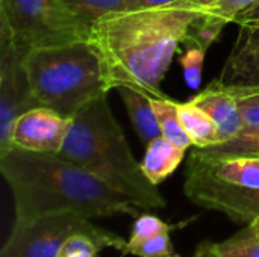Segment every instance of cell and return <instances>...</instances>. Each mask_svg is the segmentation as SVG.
<instances>
[{
	"label": "cell",
	"mask_w": 259,
	"mask_h": 257,
	"mask_svg": "<svg viewBox=\"0 0 259 257\" xmlns=\"http://www.w3.org/2000/svg\"><path fill=\"white\" fill-rule=\"evenodd\" d=\"M24 65L38 106L68 118L111 91L102 59L88 39L32 48Z\"/></svg>",
	"instance_id": "cell-4"
},
{
	"label": "cell",
	"mask_w": 259,
	"mask_h": 257,
	"mask_svg": "<svg viewBox=\"0 0 259 257\" xmlns=\"http://www.w3.org/2000/svg\"><path fill=\"white\" fill-rule=\"evenodd\" d=\"M193 3H196L199 8H202V9H206V8H209V6H212L217 0H191Z\"/></svg>",
	"instance_id": "cell-29"
},
{
	"label": "cell",
	"mask_w": 259,
	"mask_h": 257,
	"mask_svg": "<svg viewBox=\"0 0 259 257\" xmlns=\"http://www.w3.org/2000/svg\"><path fill=\"white\" fill-rule=\"evenodd\" d=\"M250 224H252V227L255 229V232L258 233V236H259V218H256V220H253V221H252Z\"/></svg>",
	"instance_id": "cell-30"
},
{
	"label": "cell",
	"mask_w": 259,
	"mask_h": 257,
	"mask_svg": "<svg viewBox=\"0 0 259 257\" xmlns=\"http://www.w3.org/2000/svg\"><path fill=\"white\" fill-rule=\"evenodd\" d=\"M26 53L27 50L17 45L0 26V153L9 148V135L17 117L38 106L24 65Z\"/></svg>",
	"instance_id": "cell-8"
},
{
	"label": "cell",
	"mask_w": 259,
	"mask_h": 257,
	"mask_svg": "<svg viewBox=\"0 0 259 257\" xmlns=\"http://www.w3.org/2000/svg\"><path fill=\"white\" fill-rule=\"evenodd\" d=\"M191 257H222L212 247V242H202Z\"/></svg>",
	"instance_id": "cell-26"
},
{
	"label": "cell",
	"mask_w": 259,
	"mask_h": 257,
	"mask_svg": "<svg viewBox=\"0 0 259 257\" xmlns=\"http://www.w3.org/2000/svg\"><path fill=\"white\" fill-rule=\"evenodd\" d=\"M77 30L88 39L93 24L108 14L141 8L138 0H59Z\"/></svg>",
	"instance_id": "cell-14"
},
{
	"label": "cell",
	"mask_w": 259,
	"mask_h": 257,
	"mask_svg": "<svg viewBox=\"0 0 259 257\" xmlns=\"http://www.w3.org/2000/svg\"><path fill=\"white\" fill-rule=\"evenodd\" d=\"M0 26L27 52L83 39L59 0H0Z\"/></svg>",
	"instance_id": "cell-6"
},
{
	"label": "cell",
	"mask_w": 259,
	"mask_h": 257,
	"mask_svg": "<svg viewBox=\"0 0 259 257\" xmlns=\"http://www.w3.org/2000/svg\"><path fill=\"white\" fill-rule=\"evenodd\" d=\"M184 155V148L178 147L164 136H159L147 144L144 158L141 161V168L147 179L158 186L178 170Z\"/></svg>",
	"instance_id": "cell-15"
},
{
	"label": "cell",
	"mask_w": 259,
	"mask_h": 257,
	"mask_svg": "<svg viewBox=\"0 0 259 257\" xmlns=\"http://www.w3.org/2000/svg\"><path fill=\"white\" fill-rule=\"evenodd\" d=\"M191 101L202 108L214 120L222 133L223 142L244 130L238 100L226 88L212 82L205 91L194 95Z\"/></svg>",
	"instance_id": "cell-11"
},
{
	"label": "cell",
	"mask_w": 259,
	"mask_h": 257,
	"mask_svg": "<svg viewBox=\"0 0 259 257\" xmlns=\"http://www.w3.org/2000/svg\"><path fill=\"white\" fill-rule=\"evenodd\" d=\"M231 91L237 98H246V97H253L259 98V86H249V88H237V89H228Z\"/></svg>",
	"instance_id": "cell-27"
},
{
	"label": "cell",
	"mask_w": 259,
	"mask_h": 257,
	"mask_svg": "<svg viewBox=\"0 0 259 257\" xmlns=\"http://www.w3.org/2000/svg\"><path fill=\"white\" fill-rule=\"evenodd\" d=\"M206 14L228 23H241L259 17V0H217L212 6L203 9Z\"/></svg>",
	"instance_id": "cell-20"
},
{
	"label": "cell",
	"mask_w": 259,
	"mask_h": 257,
	"mask_svg": "<svg viewBox=\"0 0 259 257\" xmlns=\"http://www.w3.org/2000/svg\"><path fill=\"white\" fill-rule=\"evenodd\" d=\"M185 197L196 206L215 211L232 221L250 224L259 218V189L223 182L208 174L193 159L187 165Z\"/></svg>",
	"instance_id": "cell-7"
},
{
	"label": "cell",
	"mask_w": 259,
	"mask_h": 257,
	"mask_svg": "<svg viewBox=\"0 0 259 257\" xmlns=\"http://www.w3.org/2000/svg\"><path fill=\"white\" fill-rule=\"evenodd\" d=\"M182 45L185 47V53L181 56L179 62L184 70L185 83L191 89H199L202 83L203 62H205L208 48L191 39H185Z\"/></svg>",
	"instance_id": "cell-21"
},
{
	"label": "cell",
	"mask_w": 259,
	"mask_h": 257,
	"mask_svg": "<svg viewBox=\"0 0 259 257\" xmlns=\"http://www.w3.org/2000/svg\"><path fill=\"white\" fill-rule=\"evenodd\" d=\"M214 250L222 257H259V236L249 224L229 239L214 244Z\"/></svg>",
	"instance_id": "cell-19"
},
{
	"label": "cell",
	"mask_w": 259,
	"mask_h": 257,
	"mask_svg": "<svg viewBox=\"0 0 259 257\" xmlns=\"http://www.w3.org/2000/svg\"><path fill=\"white\" fill-rule=\"evenodd\" d=\"M150 100H152V106L156 114L162 136L184 150L190 148L193 144L179 117V101H175L167 95L164 97L150 95Z\"/></svg>",
	"instance_id": "cell-18"
},
{
	"label": "cell",
	"mask_w": 259,
	"mask_h": 257,
	"mask_svg": "<svg viewBox=\"0 0 259 257\" xmlns=\"http://www.w3.org/2000/svg\"><path fill=\"white\" fill-rule=\"evenodd\" d=\"M191 155L202 161H217L234 156H259V127L244 129L225 142L206 148H196Z\"/></svg>",
	"instance_id": "cell-17"
},
{
	"label": "cell",
	"mask_w": 259,
	"mask_h": 257,
	"mask_svg": "<svg viewBox=\"0 0 259 257\" xmlns=\"http://www.w3.org/2000/svg\"><path fill=\"white\" fill-rule=\"evenodd\" d=\"M171 229H173V226L164 223L161 218L150 215V214H144L141 217H137L126 247H132L135 244H140V242H143L149 238H153L156 235H161V233H170Z\"/></svg>",
	"instance_id": "cell-22"
},
{
	"label": "cell",
	"mask_w": 259,
	"mask_h": 257,
	"mask_svg": "<svg viewBox=\"0 0 259 257\" xmlns=\"http://www.w3.org/2000/svg\"><path fill=\"white\" fill-rule=\"evenodd\" d=\"M241 111V117L244 121V129H256L259 127V98L246 97L237 98Z\"/></svg>",
	"instance_id": "cell-25"
},
{
	"label": "cell",
	"mask_w": 259,
	"mask_h": 257,
	"mask_svg": "<svg viewBox=\"0 0 259 257\" xmlns=\"http://www.w3.org/2000/svg\"><path fill=\"white\" fill-rule=\"evenodd\" d=\"M123 254H134L138 257H179L173 250L170 233H161L132 247H126Z\"/></svg>",
	"instance_id": "cell-23"
},
{
	"label": "cell",
	"mask_w": 259,
	"mask_h": 257,
	"mask_svg": "<svg viewBox=\"0 0 259 257\" xmlns=\"http://www.w3.org/2000/svg\"><path fill=\"white\" fill-rule=\"evenodd\" d=\"M85 233L105 248L123 253L127 241L120 235L94 226L90 218L65 212L41 217L27 224H12L0 257H58L62 245L74 235Z\"/></svg>",
	"instance_id": "cell-5"
},
{
	"label": "cell",
	"mask_w": 259,
	"mask_h": 257,
	"mask_svg": "<svg viewBox=\"0 0 259 257\" xmlns=\"http://www.w3.org/2000/svg\"><path fill=\"white\" fill-rule=\"evenodd\" d=\"M179 117L191 144L196 148H206L223 142L222 133L214 120L191 100L179 103Z\"/></svg>",
	"instance_id": "cell-16"
},
{
	"label": "cell",
	"mask_w": 259,
	"mask_h": 257,
	"mask_svg": "<svg viewBox=\"0 0 259 257\" xmlns=\"http://www.w3.org/2000/svg\"><path fill=\"white\" fill-rule=\"evenodd\" d=\"M70 124L71 118L50 108L35 106L18 115L14 121L9 147L58 155L67 139Z\"/></svg>",
	"instance_id": "cell-9"
},
{
	"label": "cell",
	"mask_w": 259,
	"mask_h": 257,
	"mask_svg": "<svg viewBox=\"0 0 259 257\" xmlns=\"http://www.w3.org/2000/svg\"><path fill=\"white\" fill-rule=\"evenodd\" d=\"M115 91L120 94L131 123L146 145L162 136L156 114L152 106L150 94L131 85H121L115 88Z\"/></svg>",
	"instance_id": "cell-12"
},
{
	"label": "cell",
	"mask_w": 259,
	"mask_h": 257,
	"mask_svg": "<svg viewBox=\"0 0 259 257\" xmlns=\"http://www.w3.org/2000/svg\"><path fill=\"white\" fill-rule=\"evenodd\" d=\"M0 171L14 198V224L65 212L87 218L138 217V208L126 197L55 153L9 147L0 153Z\"/></svg>",
	"instance_id": "cell-2"
},
{
	"label": "cell",
	"mask_w": 259,
	"mask_h": 257,
	"mask_svg": "<svg viewBox=\"0 0 259 257\" xmlns=\"http://www.w3.org/2000/svg\"><path fill=\"white\" fill-rule=\"evenodd\" d=\"M87 170L141 209H164L165 198L137 162L115 120L108 94L83 106L73 118L58 153Z\"/></svg>",
	"instance_id": "cell-3"
},
{
	"label": "cell",
	"mask_w": 259,
	"mask_h": 257,
	"mask_svg": "<svg viewBox=\"0 0 259 257\" xmlns=\"http://www.w3.org/2000/svg\"><path fill=\"white\" fill-rule=\"evenodd\" d=\"M103 248L105 247L93 236L77 233L62 245L58 257H99Z\"/></svg>",
	"instance_id": "cell-24"
},
{
	"label": "cell",
	"mask_w": 259,
	"mask_h": 257,
	"mask_svg": "<svg viewBox=\"0 0 259 257\" xmlns=\"http://www.w3.org/2000/svg\"><path fill=\"white\" fill-rule=\"evenodd\" d=\"M208 174L228 183L259 189V156H234L217 161H202L190 156Z\"/></svg>",
	"instance_id": "cell-13"
},
{
	"label": "cell",
	"mask_w": 259,
	"mask_h": 257,
	"mask_svg": "<svg viewBox=\"0 0 259 257\" xmlns=\"http://www.w3.org/2000/svg\"><path fill=\"white\" fill-rule=\"evenodd\" d=\"M238 24L237 39L214 80L226 89L259 86V17Z\"/></svg>",
	"instance_id": "cell-10"
},
{
	"label": "cell",
	"mask_w": 259,
	"mask_h": 257,
	"mask_svg": "<svg viewBox=\"0 0 259 257\" xmlns=\"http://www.w3.org/2000/svg\"><path fill=\"white\" fill-rule=\"evenodd\" d=\"M203 9L191 0L137 8L97 20L88 41L97 50L109 89L131 85L164 97V80L175 53Z\"/></svg>",
	"instance_id": "cell-1"
},
{
	"label": "cell",
	"mask_w": 259,
	"mask_h": 257,
	"mask_svg": "<svg viewBox=\"0 0 259 257\" xmlns=\"http://www.w3.org/2000/svg\"><path fill=\"white\" fill-rule=\"evenodd\" d=\"M176 2H184V0H138L141 8H149V6H164V5H171Z\"/></svg>",
	"instance_id": "cell-28"
}]
</instances>
